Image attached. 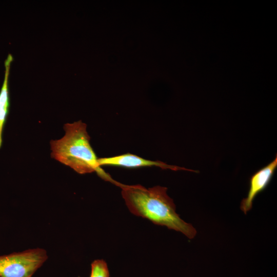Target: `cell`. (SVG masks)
I'll return each mask as SVG.
<instances>
[{"label":"cell","instance_id":"3","mask_svg":"<svg viewBox=\"0 0 277 277\" xmlns=\"http://www.w3.org/2000/svg\"><path fill=\"white\" fill-rule=\"evenodd\" d=\"M47 259L39 248L0 255V277H32Z\"/></svg>","mask_w":277,"mask_h":277},{"label":"cell","instance_id":"5","mask_svg":"<svg viewBox=\"0 0 277 277\" xmlns=\"http://www.w3.org/2000/svg\"><path fill=\"white\" fill-rule=\"evenodd\" d=\"M97 162L99 166H111L125 168H138L144 167H157L163 169H171L174 171L186 170L197 172V171L187 169L179 166L168 165L159 161L147 160L135 154L126 153L119 155L98 158Z\"/></svg>","mask_w":277,"mask_h":277},{"label":"cell","instance_id":"1","mask_svg":"<svg viewBox=\"0 0 277 277\" xmlns=\"http://www.w3.org/2000/svg\"><path fill=\"white\" fill-rule=\"evenodd\" d=\"M122 194L130 211L154 224L181 232L189 239L196 230L183 220L176 212L173 200L167 193V188L156 186L146 188L141 185H125L118 182Z\"/></svg>","mask_w":277,"mask_h":277},{"label":"cell","instance_id":"6","mask_svg":"<svg viewBox=\"0 0 277 277\" xmlns=\"http://www.w3.org/2000/svg\"><path fill=\"white\" fill-rule=\"evenodd\" d=\"M13 60L11 54H9L5 61V76L3 86L0 91V148L3 142V131L8 113L10 101L8 91V77L11 63Z\"/></svg>","mask_w":277,"mask_h":277},{"label":"cell","instance_id":"7","mask_svg":"<svg viewBox=\"0 0 277 277\" xmlns=\"http://www.w3.org/2000/svg\"><path fill=\"white\" fill-rule=\"evenodd\" d=\"M90 277H109L110 274L106 262L102 259L94 260L91 265Z\"/></svg>","mask_w":277,"mask_h":277},{"label":"cell","instance_id":"4","mask_svg":"<svg viewBox=\"0 0 277 277\" xmlns=\"http://www.w3.org/2000/svg\"><path fill=\"white\" fill-rule=\"evenodd\" d=\"M277 167V156L267 165L254 173L250 178L247 196L242 200L240 208L246 214L252 207L258 194L263 191L270 182Z\"/></svg>","mask_w":277,"mask_h":277},{"label":"cell","instance_id":"2","mask_svg":"<svg viewBox=\"0 0 277 277\" xmlns=\"http://www.w3.org/2000/svg\"><path fill=\"white\" fill-rule=\"evenodd\" d=\"M65 134L50 141L51 156L79 174L96 172L103 180L117 183L100 167L92 148L87 125L81 121L64 125Z\"/></svg>","mask_w":277,"mask_h":277}]
</instances>
